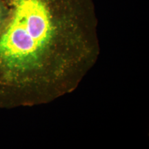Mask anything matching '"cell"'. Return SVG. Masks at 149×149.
I'll return each mask as SVG.
<instances>
[{"label":"cell","mask_w":149,"mask_h":149,"mask_svg":"<svg viewBox=\"0 0 149 149\" xmlns=\"http://www.w3.org/2000/svg\"><path fill=\"white\" fill-rule=\"evenodd\" d=\"M0 109L46 105L73 93L100 54L93 0H5Z\"/></svg>","instance_id":"1"},{"label":"cell","mask_w":149,"mask_h":149,"mask_svg":"<svg viewBox=\"0 0 149 149\" xmlns=\"http://www.w3.org/2000/svg\"><path fill=\"white\" fill-rule=\"evenodd\" d=\"M8 12V8L5 0H0V27L1 26Z\"/></svg>","instance_id":"2"}]
</instances>
